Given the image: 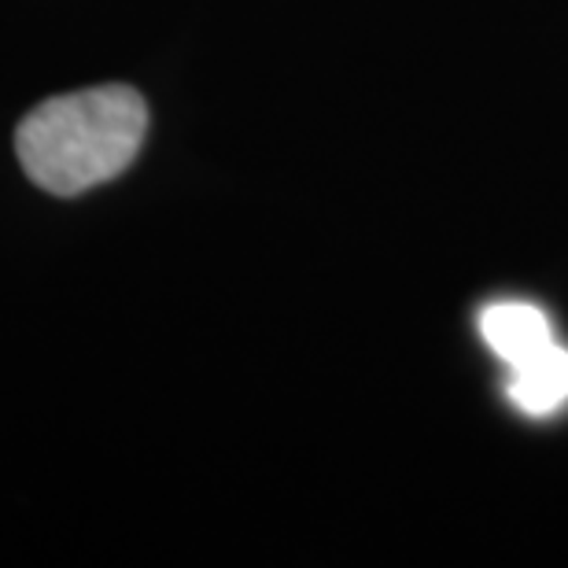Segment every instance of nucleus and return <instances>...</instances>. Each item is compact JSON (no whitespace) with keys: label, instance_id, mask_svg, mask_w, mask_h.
I'll list each match as a JSON object with an SVG mask.
<instances>
[{"label":"nucleus","instance_id":"obj_1","mask_svg":"<svg viewBox=\"0 0 568 568\" xmlns=\"http://www.w3.org/2000/svg\"><path fill=\"white\" fill-rule=\"evenodd\" d=\"M148 138V104L130 85H97L52 97L27 111L16 130V152L27 178L52 196L115 181Z\"/></svg>","mask_w":568,"mask_h":568},{"label":"nucleus","instance_id":"obj_2","mask_svg":"<svg viewBox=\"0 0 568 568\" xmlns=\"http://www.w3.org/2000/svg\"><path fill=\"white\" fill-rule=\"evenodd\" d=\"M480 333L487 347L506 362L509 369L525 366L547 347H554V328L550 317L531 303H491L480 314Z\"/></svg>","mask_w":568,"mask_h":568},{"label":"nucleus","instance_id":"obj_3","mask_svg":"<svg viewBox=\"0 0 568 568\" xmlns=\"http://www.w3.org/2000/svg\"><path fill=\"white\" fill-rule=\"evenodd\" d=\"M506 395L517 410L531 417H550L568 403V347L554 344L525 366H514Z\"/></svg>","mask_w":568,"mask_h":568}]
</instances>
